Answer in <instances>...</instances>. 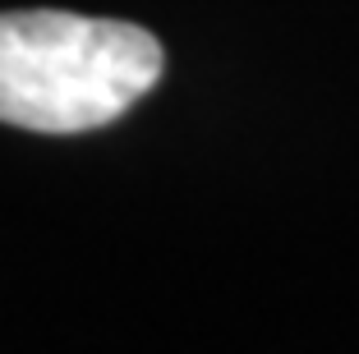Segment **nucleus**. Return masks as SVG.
I'll return each mask as SVG.
<instances>
[{
	"instance_id": "f257e3e1",
	"label": "nucleus",
	"mask_w": 359,
	"mask_h": 354,
	"mask_svg": "<svg viewBox=\"0 0 359 354\" xmlns=\"http://www.w3.org/2000/svg\"><path fill=\"white\" fill-rule=\"evenodd\" d=\"M161 42L138 23L69 10L0 14V125L32 134H88L148 97Z\"/></svg>"
}]
</instances>
